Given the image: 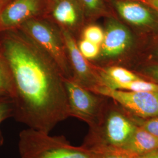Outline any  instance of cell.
<instances>
[{
    "label": "cell",
    "mask_w": 158,
    "mask_h": 158,
    "mask_svg": "<svg viewBox=\"0 0 158 158\" xmlns=\"http://www.w3.org/2000/svg\"><path fill=\"white\" fill-rule=\"evenodd\" d=\"M137 125L118 110L104 108L97 124L90 127L81 147L92 150L102 148L122 149L132 135Z\"/></svg>",
    "instance_id": "obj_3"
},
{
    "label": "cell",
    "mask_w": 158,
    "mask_h": 158,
    "mask_svg": "<svg viewBox=\"0 0 158 158\" xmlns=\"http://www.w3.org/2000/svg\"><path fill=\"white\" fill-rule=\"evenodd\" d=\"M11 1V0H0V11L4 6L6 5Z\"/></svg>",
    "instance_id": "obj_24"
},
{
    "label": "cell",
    "mask_w": 158,
    "mask_h": 158,
    "mask_svg": "<svg viewBox=\"0 0 158 158\" xmlns=\"http://www.w3.org/2000/svg\"><path fill=\"white\" fill-rule=\"evenodd\" d=\"M13 82L8 63L0 52V101L11 100Z\"/></svg>",
    "instance_id": "obj_13"
},
{
    "label": "cell",
    "mask_w": 158,
    "mask_h": 158,
    "mask_svg": "<svg viewBox=\"0 0 158 158\" xmlns=\"http://www.w3.org/2000/svg\"><path fill=\"white\" fill-rule=\"evenodd\" d=\"M139 126L149 133L158 137V116L142 122Z\"/></svg>",
    "instance_id": "obj_20"
},
{
    "label": "cell",
    "mask_w": 158,
    "mask_h": 158,
    "mask_svg": "<svg viewBox=\"0 0 158 158\" xmlns=\"http://www.w3.org/2000/svg\"><path fill=\"white\" fill-rule=\"evenodd\" d=\"M158 148V137L137 126L132 135L122 149L138 156Z\"/></svg>",
    "instance_id": "obj_12"
},
{
    "label": "cell",
    "mask_w": 158,
    "mask_h": 158,
    "mask_svg": "<svg viewBox=\"0 0 158 158\" xmlns=\"http://www.w3.org/2000/svg\"><path fill=\"white\" fill-rule=\"evenodd\" d=\"M90 151L94 153L95 158H135L136 156L122 149L102 148Z\"/></svg>",
    "instance_id": "obj_18"
},
{
    "label": "cell",
    "mask_w": 158,
    "mask_h": 158,
    "mask_svg": "<svg viewBox=\"0 0 158 158\" xmlns=\"http://www.w3.org/2000/svg\"><path fill=\"white\" fill-rule=\"evenodd\" d=\"M50 0H11L0 11V32L19 28L31 19L46 17Z\"/></svg>",
    "instance_id": "obj_7"
},
{
    "label": "cell",
    "mask_w": 158,
    "mask_h": 158,
    "mask_svg": "<svg viewBox=\"0 0 158 158\" xmlns=\"http://www.w3.org/2000/svg\"><path fill=\"white\" fill-rule=\"evenodd\" d=\"M104 32L102 27L96 24L89 23L86 24L83 29L79 39L87 40L100 45L104 39Z\"/></svg>",
    "instance_id": "obj_16"
},
{
    "label": "cell",
    "mask_w": 158,
    "mask_h": 158,
    "mask_svg": "<svg viewBox=\"0 0 158 158\" xmlns=\"http://www.w3.org/2000/svg\"><path fill=\"white\" fill-rule=\"evenodd\" d=\"M149 73L152 76L153 78L158 82V66L149 68Z\"/></svg>",
    "instance_id": "obj_23"
},
{
    "label": "cell",
    "mask_w": 158,
    "mask_h": 158,
    "mask_svg": "<svg viewBox=\"0 0 158 158\" xmlns=\"http://www.w3.org/2000/svg\"><path fill=\"white\" fill-rule=\"evenodd\" d=\"M113 99L123 107L143 118L158 116V91H132L100 85L92 91Z\"/></svg>",
    "instance_id": "obj_6"
},
{
    "label": "cell",
    "mask_w": 158,
    "mask_h": 158,
    "mask_svg": "<svg viewBox=\"0 0 158 158\" xmlns=\"http://www.w3.org/2000/svg\"><path fill=\"white\" fill-rule=\"evenodd\" d=\"M79 51L88 60H95L98 57L100 45L93 43L84 39H79L77 40Z\"/></svg>",
    "instance_id": "obj_17"
},
{
    "label": "cell",
    "mask_w": 158,
    "mask_h": 158,
    "mask_svg": "<svg viewBox=\"0 0 158 158\" xmlns=\"http://www.w3.org/2000/svg\"><path fill=\"white\" fill-rule=\"evenodd\" d=\"M148 6L152 8L158 13V0H142Z\"/></svg>",
    "instance_id": "obj_22"
},
{
    "label": "cell",
    "mask_w": 158,
    "mask_h": 158,
    "mask_svg": "<svg viewBox=\"0 0 158 158\" xmlns=\"http://www.w3.org/2000/svg\"><path fill=\"white\" fill-rule=\"evenodd\" d=\"M0 52L13 82V118L50 133L70 117L62 73L51 57L19 29L0 32Z\"/></svg>",
    "instance_id": "obj_1"
},
{
    "label": "cell",
    "mask_w": 158,
    "mask_h": 158,
    "mask_svg": "<svg viewBox=\"0 0 158 158\" xmlns=\"http://www.w3.org/2000/svg\"><path fill=\"white\" fill-rule=\"evenodd\" d=\"M157 55H158V52H157Z\"/></svg>",
    "instance_id": "obj_25"
},
{
    "label": "cell",
    "mask_w": 158,
    "mask_h": 158,
    "mask_svg": "<svg viewBox=\"0 0 158 158\" xmlns=\"http://www.w3.org/2000/svg\"><path fill=\"white\" fill-rule=\"evenodd\" d=\"M61 29L66 47L72 79L92 91L96 87L102 85L94 66L81 53L77 46V40L73 35L66 30Z\"/></svg>",
    "instance_id": "obj_9"
},
{
    "label": "cell",
    "mask_w": 158,
    "mask_h": 158,
    "mask_svg": "<svg viewBox=\"0 0 158 158\" xmlns=\"http://www.w3.org/2000/svg\"><path fill=\"white\" fill-rule=\"evenodd\" d=\"M70 117L79 119L89 125L97 124L104 108L102 96L78 84L72 79H64Z\"/></svg>",
    "instance_id": "obj_5"
},
{
    "label": "cell",
    "mask_w": 158,
    "mask_h": 158,
    "mask_svg": "<svg viewBox=\"0 0 158 158\" xmlns=\"http://www.w3.org/2000/svg\"><path fill=\"white\" fill-rule=\"evenodd\" d=\"M116 90L132 91H158V84L153 83L138 79L124 84L116 85L114 89Z\"/></svg>",
    "instance_id": "obj_15"
},
{
    "label": "cell",
    "mask_w": 158,
    "mask_h": 158,
    "mask_svg": "<svg viewBox=\"0 0 158 158\" xmlns=\"http://www.w3.org/2000/svg\"><path fill=\"white\" fill-rule=\"evenodd\" d=\"M104 29V39L96 60H111L121 56L132 44V38L128 29L114 18H108Z\"/></svg>",
    "instance_id": "obj_10"
},
{
    "label": "cell",
    "mask_w": 158,
    "mask_h": 158,
    "mask_svg": "<svg viewBox=\"0 0 158 158\" xmlns=\"http://www.w3.org/2000/svg\"><path fill=\"white\" fill-rule=\"evenodd\" d=\"M135 158H158V148L149 152L136 156Z\"/></svg>",
    "instance_id": "obj_21"
},
{
    "label": "cell",
    "mask_w": 158,
    "mask_h": 158,
    "mask_svg": "<svg viewBox=\"0 0 158 158\" xmlns=\"http://www.w3.org/2000/svg\"><path fill=\"white\" fill-rule=\"evenodd\" d=\"M51 57L64 79H72V73L62 29L46 17L31 19L19 28Z\"/></svg>",
    "instance_id": "obj_4"
},
{
    "label": "cell",
    "mask_w": 158,
    "mask_h": 158,
    "mask_svg": "<svg viewBox=\"0 0 158 158\" xmlns=\"http://www.w3.org/2000/svg\"><path fill=\"white\" fill-rule=\"evenodd\" d=\"M111 2L119 15L128 23L143 27L155 21L152 14L139 3L123 0H111Z\"/></svg>",
    "instance_id": "obj_11"
},
{
    "label": "cell",
    "mask_w": 158,
    "mask_h": 158,
    "mask_svg": "<svg viewBox=\"0 0 158 158\" xmlns=\"http://www.w3.org/2000/svg\"><path fill=\"white\" fill-rule=\"evenodd\" d=\"M46 18L79 40L86 18L78 0H50Z\"/></svg>",
    "instance_id": "obj_8"
},
{
    "label": "cell",
    "mask_w": 158,
    "mask_h": 158,
    "mask_svg": "<svg viewBox=\"0 0 158 158\" xmlns=\"http://www.w3.org/2000/svg\"><path fill=\"white\" fill-rule=\"evenodd\" d=\"M82 6L86 19L107 14V8L103 0H78Z\"/></svg>",
    "instance_id": "obj_14"
},
{
    "label": "cell",
    "mask_w": 158,
    "mask_h": 158,
    "mask_svg": "<svg viewBox=\"0 0 158 158\" xmlns=\"http://www.w3.org/2000/svg\"><path fill=\"white\" fill-rule=\"evenodd\" d=\"M14 105L11 100L0 101V125L6 119L13 117ZM4 142V136L0 128V148Z\"/></svg>",
    "instance_id": "obj_19"
},
{
    "label": "cell",
    "mask_w": 158,
    "mask_h": 158,
    "mask_svg": "<svg viewBox=\"0 0 158 158\" xmlns=\"http://www.w3.org/2000/svg\"><path fill=\"white\" fill-rule=\"evenodd\" d=\"M18 149L20 158H95L93 151L74 147L63 135L30 128L19 133Z\"/></svg>",
    "instance_id": "obj_2"
}]
</instances>
